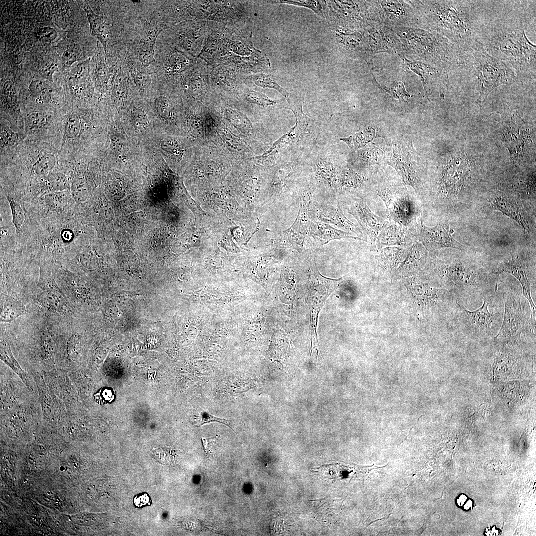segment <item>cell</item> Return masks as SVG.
<instances>
[{
  "instance_id": "cell-51",
  "label": "cell",
  "mask_w": 536,
  "mask_h": 536,
  "mask_svg": "<svg viewBox=\"0 0 536 536\" xmlns=\"http://www.w3.org/2000/svg\"><path fill=\"white\" fill-rule=\"evenodd\" d=\"M269 3L287 4L302 6L313 10L319 16L324 18L322 7V1L319 0H277L269 1Z\"/></svg>"
},
{
  "instance_id": "cell-59",
  "label": "cell",
  "mask_w": 536,
  "mask_h": 536,
  "mask_svg": "<svg viewBox=\"0 0 536 536\" xmlns=\"http://www.w3.org/2000/svg\"><path fill=\"white\" fill-rule=\"evenodd\" d=\"M216 436L209 438H204L203 437L201 438V440L202 441L203 445L204 447V450L205 453H210V448L214 444V442L216 440Z\"/></svg>"
},
{
  "instance_id": "cell-53",
  "label": "cell",
  "mask_w": 536,
  "mask_h": 536,
  "mask_svg": "<svg viewBox=\"0 0 536 536\" xmlns=\"http://www.w3.org/2000/svg\"><path fill=\"white\" fill-rule=\"evenodd\" d=\"M79 58L80 54L77 50L74 47H69L63 52L62 62L64 67H69Z\"/></svg>"
},
{
  "instance_id": "cell-44",
  "label": "cell",
  "mask_w": 536,
  "mask_h": 536,
  "mask_svg": "<svg viewBox=\"0 0 536 536\" xmlns=\"http://www.w3.org/2000/svg\"><path fill=\"white\" fill-rule=\"evenodd\" d=\"M90 62L89 59L79 62L70 71L69 82L72 90L80 92L87 84L90 76Z\"/></svg>"
},
{
  "instance_id": "cell-12",
  "label": "cell",
  "mask_w": 536,
  "mask_h": 536,
  "mask_svg": "<svg viewBox=\"0 0 536 536\" xmlns=\"http://www.w3.org/2000/svg\"><path fill=\"white\" fill-rule=\"evenodd\" d=\"M519 291L508 289L503 293L504 312L502 323L495 339H519L523 334L535 335L536 324L530 319L526 299Z\"/></svg>"
},
{
  "instance_id": "cell-57",
  "label": "cell",
  "mask_w": 536,
  "mask_h": 536,
  "mask_svg": "<svg viewBox=\"0 0 536 536\" xmlns=\"http://www.w3.org/2000/svg\"><path fill=\"white\" fill-rule=\"evenodd\" d=\"M95 397L98 402L103 404L111 402L113 400L114 395L111 390L106 388L96 394Z\"/></svg>"
},
{
  "instance_id": "cell-21",
  "label": "cell",
  "mask_w": 536,
  "mask_h": 536,
  "mask_svg": "<svg viewBox=\"0 0 536 536\" xmlns=\"http://www.w3.org/2000/svg\"><path fill=\"white\" fill-rule=\"evenodd\" d=\"M111 57L112 75L109 98L111 109L118 112L140 96L119 56Z\"/></svg>"
},
{
  "instance_id": "cell-30",
  "label": "cell",
  "mask_w": 536,
  "mask_h": 536,
  "mask_svg": "<svg viewBox=\"0 0 536 536\" xmlns=\"http://www.w3.org/2000/svg\"><path fill=\"white\" fill-rule=\"evenodd\" d=\"M127 69L140 97L145 99L155 82V76L136 58L122 51L117 54Z\"/></svg>"
},
{
  "instance_id": "cell-31",
  "label": "cell",
  "mask_w": 536,
  "mask_h": 536,
  "mask_svg": "<svg viewBox=\"0 0 536 536\" xmlns=\"http://www.w3.org/2000/svg\"><path fill=\"white\" fill-rule=\"evenodd\" d=\"M23 121L25 137L28 136L31 140H40L54 129L60 130L61 124V121H56L51 115L40 110L28 112Z\"/></svg>"
},
{
  "instance_id": "cell-35",
  "label": "cell",
  "mask_w": 536,
  "mask_h": 536,
  "mask_svg": "<svg viewBox=\"0 0 536 536\" xmlns=\"http://www.w3.org/2000/svg\"><path fill=\"white\" fill-rule=\"evenodd\" d=\"M348 212L357 220L372 242L376 241L380 232L388 225L387 221L375 214L364 201L352 205Z\"/></svg>"
},
{
  "instance_id": "cell-27",
  "label": "cell",
  "mask_w": 536,
  "mask_h": 536,
  "mask_svg": "<svg viewBox=\"0 0 536 536\" xmlns=\"http://www.w3.org/2000/svg\"><path fill=\"white\" fill-rule=\"evenodd\" d=\"M70 184L69 172L60 162V166L54 171L37 179L27 187L24 193L25 201L52 192L70 190Z\"/></svg>"
},
{
  "instance_id": "cell-18",
  "label": "cell",
  "mask_w": 536,
  "mask_h": 536,
  "mask_svg": "<svg viewBox=\"0 0 536 536\" xmlns=\"http://www.w3.org/2000/svg\"><path fill=\"white\" fill-rule=\"evenodd\" d=\"M490 299V297H485L482 305L474 311L468 310L456 301L455 317L458 330L469 335L492 336L503 314L489 311Z\"/></svg>"
},
{
  "instance_id": "cell-24",
  "label": "cell",
  "mask_w": 536,
  "mask_h": 536,
  "mask_svg": "<svg viewBox=\"0 0 536 536\" xmlns=\"http://www.w3.org/2000/svg\"><path fill=\"white\" fill-rule=\"evenodd\" d=\"M365 30L368 33L366 62L370 61L375 54L380 52L399 56L405 54L402 43L392 28L370 24Z\"/></svg>"
},
{
  "instance_id": "cell-10",
  "label": "cell",
  "mask_w": 536,
  "mask_h": 536,
  "mask_svg": "<svg viewBox=\"0 0 536 536\" xmlns=\"http://www.w3.org/2000/svg\"><path fill=\"white\" fill-rule=\"evenodd\" d=\"M38 280L31 301L27 306L28 313H35L53 319L83 316L71 306L58 286L52 264L38 263Z\"/></svg>"
},
{
  "instance_id": "cell-40",
  "label": "cell",
  "mask_w": 536,
  "mask_h": 536,
  "mask_svg": "<svg viewBox=\"0 0 536 536\" xmlns=\"http://www.w3.org/2000/svg\"><path fill=\"white\" fill-rule=\"evenodd\" d=\"M0 359L20 377L27 387L29 386L25 372L14 357L10 345V338L6 324L0 323Z\"/></svg>"
},
{
  "instance_id": "cell-50",
  "label": "cell",
  "mask_w": 536,
  "mask_h": 536,
  "mask_svg": "<svg viewBox=\"0 0 536 536\" xmlns=\"http://www.w3.org/2000/svg\"><path fill=\"white\" fill-rule=\"evenodd\" d=\"M253 79L254 82L257 85L263 88H269L275 89L284 96L287 101L289 100V93L285 89L281 87L277 83H276L275 81L272 79L270 76L260 74L254 75L253 77Z\"/></svg>"
},
{
  "instance_id": "cell-25",
  "label": "cell",
  "mask_w": 536,
  "mask_h": 536,
  "mask_svg": "<svg viewBox=\"0 0 536 536\" xmlns=\"http://www.w3.org/2000/svg\"><path fill=\"white\" fill-rule=\"evenodd\" d=\"M336 17L342 27L350 31L365 30L369 24L366 1L331 0Z\"/></svg>"
},
{
  "instance_id": "cell-26",
  "label": "cell",
  "mask_w": 536,
  "mask_h": 536,
  "mask_svg": "<svg viewBox=\"0 0 536 536\" xmlns=\"http://www.w3.org/2000/svg\"><path fill=\"white\" fill-rule=\"evenodd\" d=\"M442 170L439 178L441 192L446 199L455 196L467 184L470 172L467 160L458 157Z\"/></svg>"
},
{
  "instance_id": "cell-58",
  "label": "cell",
  "mask_w": 536,
  "mask_h": 536,
  "mask_svg": "<svg viewBox=\"0 0 536 536\" xmlns=\"http://www.w3.org/2000/svg\"><path fill=\"white\" fill-rule=\"evenodd\" d=\"M151 502L150 496L145 492L137 494L133 499V503L134 506L138 508L149 505Z\"/></svg>"
},
{
  "instance_id": "cell-45",
  "label": "cell",
  "mask_w": 536,
  "mask_h": 536,
  "mask_svg": "<svg viewBox=\"0 0 536 536\" xmlns=\"http://www.w3.org/2000/svg\"><path fill=\"white\" fill-rule=\"evenodd\" d=\"M315 176L322 185L331 190H335L337 185L335 169L330 162L321 160L316 165Z\"/></svg>"
},
{
  "instance_id": "cell-5",
  "label": "cell",
  "mask_w": 536,
  "mask_h": 536,
  "mask_svg": "<svg viewBox=\"0 0 536 536\" xmlns=\"http://www.w3.org/2000/svg\"><path fill=\"white\" fill-rule=\"evenodd\" d=\"M452 73L474 84L479 94L478 103H482L497 87L519 80L510 67L488 54L476 42L462 50L457 65L449 73Z\"/></svg>"
},
{
  "instance_id": "cell-11",
  "label": "cell",
  "mask_w": 536,
  "mask_h": 536,
  "mask_svg": "<svg viewBox=\"0 0 536 536\" xmlns=\"http://www.w3.org/2000/svg\"><path fill=\"white\" fill-rule=\"evenodd\" d=\"M155 78L154 86L144 100L148 102L153 113L159 130L172 134L174 127L181 120L183 113L179 88L173 84Z\"/></svg>"
},
{
  "instance_id": "cell-28",
  "label": "cell",
  "mask_w": 536,
  "mask_h": 536,
  "mask_svg": "<svg viewBox=\"0 0 536 536\" xmlns=\"http://www.w3.org/2000/svg\"><path fill=\"white\" fill-rule=\"evenodd\" d=\"M405 284L415 302L426 311L452 301V296L448 291L432 287L416 277L405 279Z\"/></svg>"
},
{
  "instance_id": "cell-46",
  "label": "cell",
  "mask_w": 536,
  "mask_h": 536,
  "mask_svg": "<svg viewBox=\"0 0 536 536\" xmlns=\"http://www.w3.org/2000/svg\"><path fill=\"white\" fill-rule=\"evenodd\" d=\"M0 251L10 252L17 250V236L12 219H0Z\"/></svg>"
},
{
  "instance_id": "cell-29",
  "label": "cell",
  "mask_w": 536,
  "mask_h": 536,
  "mask_svg": "<svg viewBox=\"0 0 536 536\" xmlns=\"http://www.w3.org/2000/svg\"><path fill=\"white\" fill-rule=\"evenodd\" d=\"M419 241L427 251L441 248H453L461 251L466 249L465 245L452 236L449 226L444 223H438L434 227H429L421 220Z\"/></svg>"
},
{
  "instance_id": "cell-20",
  "label": "cell",
  "mask_w": 536,
  "mask_h": 536,
  "mask_svg": "<svg viewBox=\"0 0 536 536\" xmlns=\"http://www.w3.org/2000/svg\"><path fill=\"white\" fill-rule=\"evenodd\" d=\"M56 281L73 308L83 315L90 297L85 276L74 272L61 263L53 264Z\"/></svg>"
},
{
  "instance_id": "cell-39",
  "label": "cell",
  "mask_w": 536,
  "mask_h": 536,
  "mask_svg": "<svg viewBox=\"0 0 536 536\" xmlns=\"http://www.w3.org/2000/svg\"><path fill=\"white\" fill-rule=\"evenodd\" d=\"M25 136L15 130L9 121L1 119L0 121V157H10L16 152L21 141Z\"/></svg>"
},
{
  "instance_id": "cell-8",
  "label": "cell",
  "mask_w": 536,
  "mask_h": 536,
  "mask_svg": "<svg viewBox=\"0 0 536 536\" xmlns=\"http://www.w3.org/2000/svg\"><path fill=\"white\" fill-rule=\"evenodd\" d=\"M23 144V151L16 159L17 162L1 167L0 177L4 178L18 190L24 193L27 187L37 179L46 176L60 165L59 151L50 147L41 140Z\"/></svg>"
},
{
  "instance_id": "cell-41",
  "label": "cell",
  "mask_w": 536,
  "mask_h": 536,
  "mask_svg": "<svg viewBox=\"0 0 536 536\" xmlns=\"http://www.w3.org/2000/svg\"><path fill=\"white\" fill-rule=\"evenodd\" d=\"M27 314V305L24 302L0 293V323H11Z\"/></svg>"
},
{
  "instance_id": "cell-49",
  "label": "cell",
  "mask_w": 536,
  "mask_h": 536,
  "mask_svg": "<svg viewBox=\"0 0 536 536\" xmlns=\"http://www.w3.org/2000/svg\"><path fill=\"white\" fill-rule=\"evenodd\" d=\"M362 182L361 177L351 169L343 170L337 179V184L342 188H356L360 186Z\"/></svg>"
},
{
  "instance_id": "cell-43",
  "label": "cell",
  "mask_w": 536,
  "mask_h": 536,
  "mask_svg": "<svg viewBox=\"0 0 536 536\" xmlns=\"http://www.w3.org/2000/svg\"><path fill=\"white\" fill-rule=\"evenodd\" d=\"M96 62L93 75L95 87L99 92L108 96L112 75L111 65H108L101 56L96 57Z\"/></svg>"
},
{
  "instance_id": "cell-34",
  "label": "cell",
  "mask_w": 536,
  "mask_h": 536,
  "mask_svg": "<svg viewBox=\"0 0 536 536\" xmlns=\"http://www.w3.org/2000/svg\"><path fill=\"white\" fill-rule=\"evenodd\" d=\"M490 208L497 210L517 223L526 233L530 231V224L521 202L513 197L500 194L489 201Z\"/></svg>"
},
{
  "instance_id": "cell-6",
  "label": "cell",
  "mask_w": 536,
  "mask_h": 536,
  "mask_svg": "<svg viewBox=\"0 0 536 536\" xmlns=\"http://www.w3.org/2000/svg\"><path fill=\"white\" fill-rule=\"evenodd\" d=\"M108 114L100 117L89 109L69 112L62 119L59 155L72 158L99 151L104 143Z\"/></svg>"
},
{
  "instance_id": "cell-32",
  "label": "cell",
  "mask_w": 536,
  "mask_h": 536,
  "mask_svg": "<svg viewBox=\"0 0 536 536\" xmlns=\"http://www.w3.org/2000/svg\"><path fill=\"white\" fill-rule=\"evenodd\" d=\"M83 8L89 24L90 33L102 45L106 55L110 41L113 40L114 48L117 43L113 23L106 16L96 14L87 2L84 3Z\"/></svg>"
},
{
  "instance_id": "cell-33",
  "label": "cell",
  "mask_w": 536,
  "mask_h": 536,
  "mask_svg": "<svg viewBox=\"0 0 536 536\" xmlns=\"http://www.w3.org/2000/svg\"><path fill=\"white\" fill-rule=\"evenodd\" d=\"M404 67L418 75L421 78L426 94L433 86L445 84L448 81V74L433 66L418 60H410L405 54L399 56Z\"/></svg>"
},
{
  "instance_id": "cell-13",
  "label": "cell",
  "mask_w": 536,
  "mask_h": 536,
  "mask_svg": "<svg viewBox=\"0 0 536 536\" xmlns=\"http://www.w3.org/2000/svg\"><path fill=\"white\" fill-rule=\"evenodd\" d=\"M117 113L127 135L140 146L160 131L149 105L140 97Z\"/></svg>"
},
{
  "instance_id": "cell-2",
  "label": "cell",
  "mask_w": 536,
  "mask_h": 536,
  "mask_svg": "<svg viewBox=\"0 0 536 536\" xmlns=\"http://www.w3.org/2000/svg\"><path fill=\"white\" fill-rule=\"evenodd\" d=\"M519 16L497 14L495 10L482 28L475 42L492 57L504 62L518 79L535 81L536 47L525 32L527 21Z\"/></svg>"
},
{
  "instance_id": "cell-36",
  "label": "cell",
  "mask_w": 536,
  "mask_h": 536,
  "mask_svg": "<svg viewBox=\"0 0 536 536\" xmlns=\"http://www.w3.org/2000/svg\"><path fill=\"white\" fill-rule=\"evenodd\" d=\"M388 163L396 170L405 184L416 187L417 180L415 166L405 143L395 145Z\"/></svg>"
},
{
  "instance_id": "cell-1",
  "label": "cell",
  "mask_w": 536,
  "mask_h": 536,
  "mask_svg": "<svg viewBox=\"0 0 536 536\" xmlns=\"http://www.w3.org/2000/svg\"><path fill=\"white\" fill-rule=\"evenodd\" d=\"M419 27L436 32L461 50L471 46L493 11L494 1L408 0Z\"/></svg>"
},
{
  "instance_id": "cell-9",
  "label": "cell",
  "mask_w": 536,
  "mask_h": 536,
  "mask_svg": "<svg viewBox=\"0 0 536 536\" xmlns=\"http://www.w3.org/2000/svg\"><path fill=\"white\" fill-rule=\"evenodd\" d=\"M39 264L19 250L0 251V293L30 303L39 275Z\"/></svg>"
},
{
  "instance_id": "cell-17",
  "label": "cell",
  "mask_w": 536,
  "mask_h": 536,
  "mask_svg": "<svg viewBox=\"0 0 536 536\" xmlns=\"http://www.w3.org/2000/svg\"><path fill=\"white\" fill-rule=\"evenodd\" d=\"M25 203L33 221L72 218L77 207L69 190L46 194L25 201Z\"/></svg>"
},
{
  "instance_id": "cell-23",
  "label": "cell",
  "mask_w": 536,
  "mask_h": 536,
  "mask_svg": "<svg viewBox=\"0 0 536 536\" xmlns=\"http://www.w3.org/2000/svg\"><path fill=\"white\" fill-rule=\"evenodd\" d=\"M530 266L531 262L525 256L512 253L511 259L499 263L494 270L498 275L502 273H509L517 279L522 287L523 295L527 300L530 308V319L536 322V306L532 296V290L535 288V277Z\"/></svg>"
},
{
  "instance_id": "cell-47",
  "label": "cell",
  "mask_w": 536,
  "mask_h": 536,
  "mask_svg": "<svg viewBox=\"0 0 536 536\" xmlns=\"http://www.w3.org/2000/svg\"><path fill=\"white\" fill-rule=\"evenodd\" d=\"M29 90L36 103L39 104H48L52 100L53 89L44 81L32 80L29 84Z\"/></svg>"
},
{
  "instance_id": "cell-14",
  "label": "cell",
  "mask_w": 536,
  "mask_h": 536,
  "mask_svg": "<svg viewBox=\"0 0 536 536\" xmlns=\"http://www.w3.org/2000/svg\"><path fill=\"white\" fill-rule=\"evenodd\" d=\"M369 24L392 29L419 27L417 12L408 0H366Z\"/></svg>"
},
{
  "instance_id": "cell-48",
  "label": "cell",
  "mask_w": 536,
  "mask_h": 536,
  "mask_svg": "<svg viewBox=\"0 0 536 536\" xmlns=\"http://www.w3.org/2000/svg\"><path fill=\"white\" fill-rule=\"evenodd\" d=\"M375 134L373 129L366 128L340 140L346 143L351 150H355L372 140L375 137Z\"/></svg>"
},
{
  "instance_id": "cell-16",
  "label": "cell",
  "mask_w": 536,
  "mask_h": 536,
  "mask_svg": "<svg viewBox=\"0 0 536 536\" xmlns=\"http://www.w3.org/2000/svg\"><path fill=\"white\" fill-rule=\"evenodd\" d=\"M155 59L147 69L158 79L173 84L193 63L191 55L170 44L160 35L155 45Z\"/></svg>"
},
{
  "instance_id": "cell-52",
  "label": "cell",
  "mask_w": 536,
  "mask_h": 536,
  "mask_svg": "<svg viewBox=\"0 0 536 536\" xmlns=\"http://www.w3.org/2000/svg\"><path fill=\"white\" fill-rule=\"evenodd\" d=\"M211 422H217L225 425L228 426L231 428L234 432V430L232 428L230 421L224 418H220L212 415L206 411H202L200 415L199 416L196 425L200 427L204 424H206Z\"/></svg>"
},
{
  "instance_id": "cell-3",
  "label": "cell",
  "mask_w": 536,
  "mask_h": 536,
  "mask_svg": "<svg viewBox=\"0 0 536 536\" xmlns=\"http://www.w3.org/2000/svg\"><path fill=\"white\" fill-rule=\"evenodd\" d=\"M32 221L31 229L20 251L38 264L63 265L74 256L88 234L84 225L74 218Z\"/></svg>"
},
{
  "instance_id": "cell-38",
  "label": "cell",
  "mask_w": 536,
  "mask_h": 536,
  "mask_svg": "<svg viewBox=\"0 0 536 536\" xmlns=\"http://www.w3.org/2000/svg\"><path fill=\"white\" fill-rule=\"evenodd\" d=\"M376 242L379 249L388 246L408 247L413 243L407 228L396 223L382 229L379 233Z\"/></svg>"
},
{
  "instance_id": "cell-22",
  "label": "cell",
  "mask_w": 536,
  "mask_h": 536,
  "mask_svg": "<svg viewBox=\"0 0 536 536\" xmlns=\"http://www.w3.org/2000/svg\"><path fill=\"white\" fill-rule=\"evenodd\" d=\"M0 192L6 197L11 210L12 222L17 236V250H21L32 226V221L25 203L24 194L10 182L0 180Z\"/></svg>"
},
{
  "instance_id": "cell-55",
  "label": "cell",
  "mask_w": 536,
  "mask_h": 536,
  "mask_svg": "<svg viewBox=\"0 0 536 536\" xmlns=\"http://www.w3.org/2000/svg\"><path fill=\"white\" fill-rule=\"evenodd\" d=\"M252 102L258 105L265 106L273 105L276 102L269 99L265 95L259 92H252L249 94Z\"/></svg>"
},
{
  "instance_id": "cell-37",
  "label": "cell",
  "mask_w": 536,
  "mask_h": 536,
  "mask_svg": "<svg viewBox=\"0 0 536 536\" xmlns=\"http://www.w3.org/2000/svg\"><path fill=\"white\" fill-rule=\"evenodd\" d=\"M428 251L421 242H414L405 260L396 271L397 277H407L417 273L425 264Z\"/></svg>"
},
{
  "instance_id": "cell-42",
  "label": "cell",
  "mask_w": 536,
  "mask_h": 536,
  "mask_svg": "<svg viewBox=\"0 0 536 536\" xmlns=\"http://www.w3.org/2000/svg\"><path fill=\"white\" fill-rule=\"evenodd\" d=\"M410 247L406 249L395 246L383 248L380 254L376 257L379 267L386 272L394 271L398 264L406 257Z\"/></svg>"
},
{
  "instance_id": "cell-54",
  "label": "cell",
  "mask_w": 536,
  "mask_h": 536,
  "mask_svg": "<svg viewBox=\"0 0 536 536\" xmlns=\"http://www.w3.org/2000/svg\"><path fill=\"white\" fill-rule=\"evenodd\" d=\"M37 37L44 42L53 41L57 36L56 31L50 27H44L40 28L37 33Z\"/></svg>"
},
{
  "instance_id": "cell-4",
  "label": "cell",
  "mask_w": 536,
  "mask_h": 536,
  "mask_svg": "<svg viewBox=\"0 0 536 536\" xmlns=\"http://www.w3.org/2000/svg\"><path fill=\"white\" fill-rule=\"evenodd\" d=\"M432 266L458 303L491 297L498 289L499 275L475 260L458 256L436 261Z\"/></svg>"
},
{
  "instance_id": "cell-56",
  "label": "cell",
  "mask_w": 536,
  "mask_h": 536,
  "mask_svg": "<svg viewBox=\"0 0 536 536\" xmlns=\"http://www.w3.org/2000/svg\"><path fill=\"white\" fill-rule=\"evenodd\" d=\"M389 92L391 93L394 97L397 98H399L400 97L405 98L409 96L406 93L403 84L400 82L394 83L392 86L389 88Z\"/></svg>"
},
{
  "instance_id": "cell-15",
  "label": "cell",
  "mask_w": 536,
  "mask_h": 536,
  "mask_svg": "<svg viewBox=\"0 0 536 536\" xmlns=\"http://www.w3.org/2000/svg\"><path fill=\"white\" fill-rule=\"evenodd\" d=\"M309 271L306 301L310 311V358L312 352L314 349L316 351L318 350L316 344L319 345L317 334L319 313L328 297L339 287L342 282V279H331L322 276L319 273L313 259L311 260Z\"/></svg>"
},
{
  "instance_id": "cell-7",
  "label": "cell",
  "mask_w": 536,
  "mask_h": 536,
  "mask_svg": "<svg viewBox=\"0 0 536 536\" xmlns=\"http://www.w3.org/2000/svg\"><path fill=\"white\" fill-rule=\"evenodd\" d=\"M406 53L448 75L458 63L462 50L442 35L419 27L392 29Z\"/></svg>"
},
{
  "instance_id": "cell-19",
  "label": "cell",
  "mask_w": 536,
  "mask_h": 536,
  "mask_svg": "<svg viewBox=\"0 0 536 536\" xmlns=\"http://www.w3.org/2000/svg\"><path fill=\"white\" fill-rule=\"evenodd\" d=\"M378 195L386 205L390 219L406 228L416 223L419 207L409 195L383 183L379 186Z\"/></svg>"
}]
</instances>
